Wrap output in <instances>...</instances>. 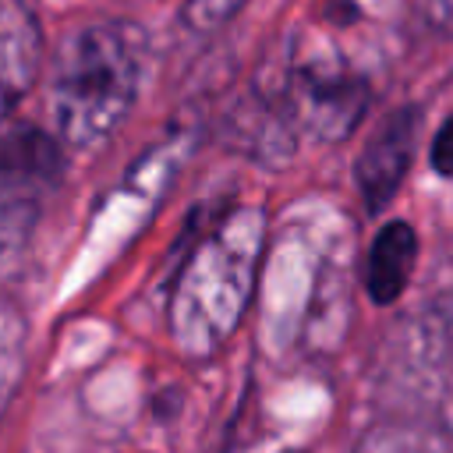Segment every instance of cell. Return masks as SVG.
<instances>
[{
    "label": "cell",
    "instance_id": "cell-8",
    "mask_svg": "<svg viewBox=\"0 0 453 453\" xmlns=\"http://www.w3.org/2000/svg\"><path fill=\"white\" fill-rule=\"evenodd\" d=\"M39 219V198L0 180V269H7L28 244Z\"/></svg>",
    "mask_w": 453,
    "mask_h": 453
},
{
    "label": "cell",
    "instance_id": "cell-1",
    "mask_svg": "<svg viewBox=\"0 0 453 453\" xmlns=\"http://www.w3.org/2000/svg\"><path fill=\"white\" fill-rule=\"evenodd\" d=\"M145 74V35L131 21L71 28L50 64L46 110L53 138L71 149L106 142L131 113Z\"/></svg>",
    "mask_w": 453,
    "mask_h": 453
},
{
    "label": "cell",
    "instance_id": "cell-10",
    "mask_svg": "<svg viewBox=\"0 0 453 453\" xmlns=\"http://www.w3.org/2000/svg\"><path fill=\"white\" fill-rule=\"evenodd\" d=\"M241 7V0H191L188 4V18L195 25H216L223 18H230Z\"/></svg>",
    "mask_w": 453,
    "mask_h": 453
},
{
    "label": "cell",
    "instance_id": "cell-9",
    "mask_svg": "<svg viewBox=\"0 0 453 453\" xmlns=\"http://www.w3.org/2000/svg\"><path fill=\"white\" fill-rule=\"evenodd\" d=\"M428 163L439 177L453 180V113L439 124V131L432 134V145H428Z\"/></svg>",
    "mask_w": 453,
    "mask_h": 453
},
{
    "label": "cell",
    "instance_id": "cell-7",
    "mask_svg": "<svg viewBox=\"0 0 453 453\" xmlns=\"http://www.w3.org/2000/svg\"><path fill=\"white\" fill-rule=\"evenodd\" d=\"M25 315L18 304L0 290V414L14 400L21 375H25Z\"/></svg>",
    "mask_w": 453,
    "mask_h": 453
},
{
    "label": "cell",
    "instance_id": "cell-5",
    "mask_svg": "<svg viewBox=\"0 0 453 453\" xmlns=\"http://www.w3.org/2000/svg\"><path fill=\"white\" fill-rule=\"evenodd\" d=\"M294 106L315 134L333 138V134H347L354 127V120L361 117V106H365V92L357 81H350L343 74L304 71L294 85Z\"/></svg>",
    "mask_w": 453,
    "mask_h": 453
},
{
    "label": "cell",
    "instance_id": "cell-3",
    "mask_svg": "<svg viewBox=\"0 0 453 453\" xmlns=\"http://www.w3.org/2000/svg\"><path fill=\"white\" fill-rule=\"evenodd\" d=\"M418 149V113L414 110H396L389 113L372 138L361 145L357 163H354V180L361 191V202L368 212H382L396 188L403 184L411 159Z\"/></svg>",
    "mask_w": 453,
    "mask_h": 453
},
{
    "label": "cell",
    "instance_id": "cell-2",
    "mask_svg": "<svg viewBox=\"0 0 453 453\" xmlns=\"http://www.w3.org/2000/svg\"><path fill=\"white\" fill-rule=\"evenodd\" d=\"M262 251V212H230L184 262L170 294V336L180 354L209 357L237 329Z\"/></svg>",
    "mask_w": 453,
    "mask_h": 453
},
{
    "label": "cell",
    "instance_id": "cell-4",
    "mask_svg": "<svg viewBox=\"0 0 453 453\" xmlns=\"http://www.w3.org/2000/svg\"><path fill=\"white\" fill-rule=\"evenodd\" d=\"M42 74V25L28 0H0V124Z\"/></svg>",
    "mask_w": 453,
    "mask_h": 453
},
{
    "label": "cell",
    "instance_id": "cell-11",
    "mask_svg": "<svg viewBox=\"0 0 453 453\" xmlns=\"http://www.w3.org/2000/svg\"><path fill=\"white\" fill-rule=\"evenodd\" d=\"M425 11L432 14V18H453V0H425Z\"/></svg>",
    "mask_w": 453,
    "mask_h": 453
},
{
    "label": "cell",
    "instance_id": "cell-6",
    "mask_svg": "<svg viewBox=\"0 0 453 453\" xmlns=\"http://www.w3.org/2000/svg\"><path fill=\"white\" fill-rule=\"evenodd\" d=\"M418 262V234L411 223L393 219L375 230L365 255V290L375 304H389L407 290Z\"/></svg>",
    "mask_w": 453,
    "mask_h": 453
}]
</instances>
